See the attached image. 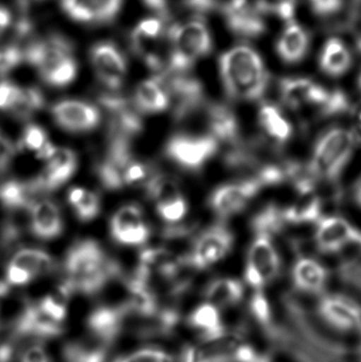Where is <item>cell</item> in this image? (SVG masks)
Instances as JSON below:
<instances>
[{"label":"cell","instance_id":"1","mask_svg":"<svg viewBox=\"0 0 361 362\" xmlns=\"http://www.w3.org/2000/svg\"><path fill=\"white\" fill-rule=\"evenodd\" d=\"M218 76L227 97L251 103L266 95L271 72L261 51L250 42H239L220 53Z\"/></svg>","mask_w":361,"mask_h":362},{"label":"cell","instance_id":"2","mask_svg":"<svg viewBox=\"0 0 361 362\" xmlns=\"http://www.w3.org/2000/svg\"><path fill=\"white\" fill-rule=\"evenodd\" d=\"M65 284L70 291L93 293L101 289L112 276L120 274V266L110 259L99 243L87 238L72 245L66 255Z\"/></svg>","mask_w":361,"mask_h":362},{"label":"cell","instance_id":"3","mask_svg":"<svg viewBox=\"0 0 361 362\" xmlns=\"http://www.w3.org/2000/svg\"><path fill=\"white\" fill-rule=\"evenodd\" d=\"M358 141L353 129L336 125L322 132L307 168L317 183H336L353 157Z\"/></svg>","mask_w":361,"mask_h":362},{"label":"cell","instance_id":"4","mask_svg":"<svg viewBox=\"0 0 361 362\" xmlns=\"http://www.w3.org/2000/svg\"><path fill=\"white\" fill-rule=\"evenodd\" d=\"M25 62L35 68L46 84L55 88L69 86L78 76V65L71 44L61 36L30 42L25 49Z\"/></svg>","mask_w":361,"mask_h":362},{"label":"cell","instance_id":"5","mask_svg":"<svg viewBox=\"0 0 361 362\" xmlns=\"http://www.w3.org/2000/svg\"><path fill=\"white\" fill-rule=\"evenodd\" d=\"M169 65L165 74H186L213 50V37L201 18L177 21L169 27Z\"/></svg>","mask_w":361,"mask_h":362},{"label":"cell","instance_id":"6","mask_svg":"<svg viewBox=\"0 0 361 362\" xmlns=\"http://www.w3.org/2000/svg\"><path fill=\"white\" fill-rule=\"evenodd\" d=\"M131 48L148 68L165 74L169 65V27L160 17L141 19L131 31Z\"/></svg>","mask_w":361,"mask_h":362},{"label":"cell","instance_id":"7","mask_svg":"<svg viewBox=\"0 0 361 362\" xmlns=\"http://www.w3.org/2000/svg\"><path fill=\"white\" fill-rule=\"evenodd\" d=\"M282 269V259L273 236L254 234L247 253L243 282L254 291H265L275 282Z\"/></svg>","mask_w":361,"mask_h":362},{"label":"cell","instance_id":"8","mask_svg":"<svg viewBox=\"0 0 361 362\" xmlns=\"http://www.w3.org/2000/svg\"><path fill=\"white\" fill-rule=\"evenodd\" d=\"M177 362H265L256 346L227 335L213 340H199L184 351Z\"/></svg>","mask_w":361,"mask_h":362},{"label":"cell","instance_id":"9","mask_svg":"<svg viewBox=\"0 0 361 362\" xmlns=\"http://www.w3.org/2000/svg\"><path fill=\"white\" fill-rule=\"evenodd\" d=\"M318 319L332 331L343 335L361 332V303L343 293H326L315 306Z\"/></svg>","mask_w":361,"mask_h":362},{"label":"cell","instance_id":"10","mask_svg":"<svg viewBox=\"0 0 361 362\" xmlns=\"http://www.w3.org/2000/svg\"><path fill=\"white\" fill-rule=\"evenodd\" d=\"M233 245V232L225 223H216L195 238L190 252L184 255V259L189 267L208 269L228 257Z\"/></svg>","mask_w":361,"mask_h":362},{"label":"cell","instance_id":"11","mask_svg":"<svg viewBox=\"0 0 361 362\" xmlns=\"http://www.w3.org/2000/svg\"><path fill=\"white\" fill-rule=\"evenodd\" d=\"M222 15L228 31L243 42L259 40L268 29L269 19L256 0H226Z\"/></svg>","mask_w":361,"mask_h":362},{"label":"cell","instance_id":"12","mask_svg":"<svg viewBox=\"0 0 361 362\" xmlns=\"http://www.w3.org/2000/svg\"><path fill=\"white\" fill-rule=\"evenodd\" d=\"M314 244L326 255H339L350 248L361 250V229L339 215L322 216L316 223Z\"/></svg>","mask_w":361,"mask_h":362},{"label":"cell","instance_id":"13","mask_svg":"<svg viewBox=\"0 0 361 362\" xmlns=\"http://www.w3.org/2000/svg\"><path fill=\"white\" fill-rule=\"evenodd\" d=\"M263 189L256 176L231 181L214 189L208 204L216 216L227 219L243 212Z\"/></svg>","mask_w":361,"mask_h":362},{"label":"cell","instance_id":"14","mask_svg":"<svg viewBox=\"0 0 361 362\" xmlns=\"http://www.w3.org/2000/svg\"><path fill=\"white\" fill-rule=\"evenodd\" d=\"M331 89L307 76H288L279 83L280 101L292 112L314 110L321 114Z\"/></svg>","mask_w":361,"mask_h":362},{"label":"cell","instance_id":"15","mask_svg":"<svg viewBox=\"0 0 361 362\" xmlns=\"http://www.w3.org/2000/svg\"><path fill=\"white\" fill-rule=\"evenodd\" d=\"M218 146L211 135H175L167 141L165 155L184 169L197 171L215 156Z\"/></svg>","mask_w":361,"mask_h":362},{"label":"cell","instance_id":"16","mask_svg":"<svg viewBox=\"0 0 361 362\" xmlns=\"http://www.w3.org/2000/svg\"><path fill=\"white\" fill-rule=\"evenodd\" d=\"M313 47V36L304 23L298 19L282 23L273 42V51L281 63L288 66L302 64Z\"/></svg>","mask_w":361,"mask_h":362},{"label":"cell","instance_id":"17","mask_svg":"<svg viewBox=\"0 0 361 362\" xmlns=\"http://www.w3.org/2000/svg\"><path fill=\"white\" fill-rule=\"evenodd\" d=\"M89 59L93 71L104 86L118 90L126 78L127 61L121 49L114 42H95L89 50Z\"/></svg>","mask_w":361,"mask_h":362},{"label":"cell","instance_id":"18","mask_svg":"<svg viewBox=\"0 0 361 362\" xmlns=\"http://www.w3.org/2000/svg\"><path fill=\"white\" fill-rule=\"evenodd\" d=\"M173 101L174 118L184 120L196 112L203 103V88L196 78L184 74H158Z\"/></svg>","mask_w":361,"mask_h":362},{"label":"cell","instance_id":"19","mask_svg":"<svg viewBox=\"0 0 361 362\" xmlns=\"http://www.w3.org/2000/svg\"><path fill=\"white\" fill-rule=\"evenodd\" d=\"M51 116L61 129L69 133L93 131L101 121L99 108L81 100H61L53 104Z\"/></svg>","mask_w":361,"mask_h":362},{"label":"cell","instance_id":"20","mask_svg":"<svg viewBox=\"0 0 361 362\" xmlns=\"http://www.w3.org/2000/svg\"><path fill=\"white\" fill-rule=\"evenodd\" d=\"M124 0H59L64 14L74 23L100 25L116 19Z\"/></svg>","mask_w":361,"mask_h":362},{"label":"cell","instance_id":"21","mask_svg":"<svg viewBox=\"0 0 361 362\" xmlns=\"http://www.w3.org/2000/svg\"><path fill=\"white\" fill-rule=\"evenodd\" d=\"M353 48L339 36L324 40L318 50L317 66L326 78L338 80L347 76L354 65Z\"/></svg>","mask_w":361,"mask_h":362},{"label":"cell","instance_id":"22","mask_svg":"<svg viewBox=\"0 0 361 362\" xmlns=\"http://www.w3.org/2000/svg\"><path fill=\"white\" fill-rule=\"evenodd\" d=\"M133 160L129 140L110 137L107 155L97 167V176L104 187L116 191L124 187V173Z\"/></svg>","mask_w":361,"mask_h":362},{"label":"cell","instance_id":"23","mask_svg":"<svg viewBox=\"0 0 361 362\" xmlns=\"http://www.w3.org/2000/svg\"><path fill=\"white\" fill-rule=\"evenodd\" d=\"M290 280L298 293L320 297L326 293L330 281V272L317 259L300 255L292 264Z\"/></svg>","mask_w":361,"mask_h":362},{"label":"cell","instance_id":"24","mask_svg":"<svg viewBox=\"0 0 361 362\" xmlns=\"http://www.w3.org/2000/svg\"><path fill=\"white\" fill-rule=\"evenodd\" d=\"M47 161L42 173L31 180L36 194L59 189L73 176L78 168L76 155L69 148H57L54 154Z\"/></svg>","mask_w":361,"mask_h":362},{"label":"cell","instance_id":"25","mask_svg":"<svg viewBox=\"0 0 361 362\" xmlns=\"http://www.w3.org/2000/svg\"><path fill=\"white\" fill-rule=\"evenodd\" d=\"M30 230L40 240H53L61 235L64 229L61 209L50 199L35 200L28 209Z\"/></svg>","mask_w":361,"mask_h":362},{"label":"cell","instance_id":"26","mask_svg":"<svg viewBox=\"0 0 361 362\" xmlns=\"http://www.w3.org/2000/svg\"><path fill=\"white\" fill-rule=\"evenodd\" d=\"M260 131L269 141L285 146L294 136V127L277 104L263 102L258 110Z\"/></svg>","mask_w":361,"mask_h":362},{"label":"cell","instance_id":"27","mask_svg":"<svg viewBox=\"0 0 361 362\" xmlns=\"http://www.w3.org/2000/svg\"><path fill=\"white\" fill-rule=\"evenodd\" d=\"M134 104L136 110L143 114H158L170 107L171 100L160 76L146 78L138 84Z\"/></svg>","mask_w":361,"mask_h":362},{"label":"cell","instance_id":"28","mask_svg":"<svg viewBox=\"0 0 361 362\" xmlns=\"http://www.w3.org/2000/svg\"><path fill=\"white\" fill-rule=\"evenodd\" d=\"M246 285L243 281L232 276L214 279L206 287L205 297L208 302L223 308L241 305L245 300Z\"/></svg>","mask_w":361,"mask_h":362},{"label":"cell","instance_id":"29","mask_svg":"<svg viewBox=\"0 0 361 362\" xmlns=\"http://www.w3.org/2000/svg\"><path fill=\"white\" fill-rule=\"evenodd\" d=\"M208 127L210 135L218 144H237L239 123L235 112L224 104H213L208 108Z\"/></svg>","mask_w":361,"mask_h":362},{"label":"cell","instance_id":"30","mask_svg":"<svg viewBox=\"0 0 361 362\" xmlns=\"http://www.w3.org/2000/svg\"><path fill=\"white\" fill-rule=\"evenodd\" d=\"M299 197L290 206H283L286 226H304L317 223L321 218L324 204L316 192L298 194Z\"/></svg>","mask_w":361,"mask_h":362},{"label":"cell","instance_id":"31","mask_svg":"<svg viewBox=\"0 0 361 362\" xmlns=\"http://www.w3.org/2000/svg\"><path fill=\"white\" fill-rule=\"evenodd\" d=\"M191 319L201 340L218 339L228 335L222 310L210 302L206 301L197 306Z\"/></svg>","mask_w":361,"mask_h":362},{"label":"cell","instance_id":"32","mask_svg":"<svg viewBox=\"0 0 361 362\" xmlns=\"http://www.w3.org/2000/svg\"><path fill=\"white\" fill-rule=\"evenodd\" d=\"M8 265L29 272L33 278L48 274L55 269L53 257L46 251L35 248H23L14 253Z\"/></svg>","mask_w":361,"mask_h":362},{"label":"cell","instance_id":"33","mask_svg":"<svg viewBox=\"0 0 361 362\" xmlns=\"http://www.w3.org/2000/svg\"><path fill=\"white\" fill-rule=\"evenodd\" d=\"M31 180L23 182L18 180H8L0 185V202L6 208L12 210L29 209L35 202Z\"/></svg>","mask_w":361,"mask_h":362},{"label":"cell","instance_id":"34","mask_svg":"<svg viewBox=\"0 0 361 362\" xmlns=\"http://www.w3.org/2000/svg\"><path fill=\"white\" fill-rule=\"evenodd\" d=\"M251 229L254 234H266L269 236H275L282 231L286 226L284 219L283 206L279 204H268L263 206L251 219Z\"/></svg>","mask_w":361,"mask_h":362},{"label":"cell","instance_id":"35","mask_svg":"<svg viewBox=\"0 0 361 362\" xmlns=\"http://www.w3.org/2000/svg\"><path fill=\"white\" fill-rule=\"evenodd\" d=\"M143 216V210L138 204H129L119 209L110 221L112 238L118 240L123 234L146 225Z\"/></svg>","mask_w":361,"mask_h":362},{"label":"cell","instance_id":"36","mask_svg":"<svg viewBox=\"0 0 361 362\" xmlns=\"http://www.w3.org/2000/svg\"><path fill=\"white\" fill-rule=\"evenodd\" d=\"M250 319L262 329H269L275 322V310L265 291H254L247 301Z\"/></svg>","mask_w":361,"mask_h":362},{"label":"cell","instance_id":"37","mask_svg":"<svg viewBox=\"0 0 361 362\" xmlns=\"http://www.w3.org/2000/svg\"><path fill=\"white\" fill-rule=\"evenodd\" d=\"M267 18L281 23L297 19L300 0H256Z\"/></svg>","mask_w":361,"mask_h":362},{"label":"cell","instance_id":"38","mask_svg":"<svg viewBox=\"0 0 361 362\" xmlns=\"http://www.w3.org/2000/svg\"><path fill=\"white\" fill-rule=\"evenodd\" d=\"M45 105V98L42 91L36 87H23L19 103L12 114L16 118L25 120L31 118L35 112L42 110Z\"/></svg>","mask_w":361,"mask_h":362},{"label":"cell","instance_id":"39","mask_svg":"<svg viewBox=\"0 0 361 362\" xmlns=\"http://www.w3.org/2000/svg\"><path fill=\"white\" fill-rule=\"evenodd\" d=\"M167 14L165 21H167L173 14L177 12H188L192 15V18H201L205 14L214 10L216 0H167Z\"/></svg>","mask_w":361,"mask_h":362},{"label":"cell","instance_id":"40","mask_svg":"<svg viewBox=\"0 0 361 362\" xmlns=\"http://www.w3.org/2000/svg\"><path fill=\"white\" fill-rule=\"evenodd\" d=\"M114 362H177L173 355L157 346H143L125 353Z\"/></svg>","mask_w":361,"mask_h":362},{"label":"cell","instance_id":"41","mask_svg":"<svg viewBox=\"0 0 361 362\" xmlns=\"http://www.w3.org/2000/svg\"><path fill=\"white\" fill-rule=\"evenodd\" d=\"M309 12L320 19L335 18L345 10L347 0H305Z\"/></svg>","mask_w":361,"mask_h":362},{"label":"cell","instance_id":"42","mask_svg":"<svg viewBox=\"0 0 361 362\" xmlns=\"http://www.w3.org/2000/svg\"><path fill=\"white\" fill-rule=\"evenodd\" d=\"M156 208L157 213L163 221L169 223V225H174L180 219L184 218L187 211H188V204H187L184 196L180 195L173 199L167 200V202L157 204Z\"/></svg>","mask_w":361,"mask_h":362},{"label":"cell","instance_id":"43","mask_svg":"<svg viewBox=\"0 0 361 362\" xmlns=\"http://www.w3.org/2000/svg\"><path fill=\"white\" fill-rule=\"evenodd\" d=\"M76 213V217L82 221H93L97 216L101 209L100 198L95 192L85 191L82 199L72 206Z\"/></svg>","mask_w":361,"mask_h":362},{"label":"cell","instance_id":"44","mask_svg":"<svg viewBox=\"0 0 361 362\" xmlns=\"http://www.w3.org/2000/svg\"><path fill=\"white\" fill-rule=\"evenodd\" d=\"M25 62V49L17 45L0 47V76H6Z\"/></svg>","mask_w":361,"mask_h":362},{"label":"cell","instance_id":"45","mask_svg":"<svg viewBox=\"0 0 361 362\" xmlns=\"http://www.w3.org/2000/svg\"><path fill=\"white\" fill-rule=\"evenodd\" d=\"M23 87L10 81L0 82V110L12 112L19 103Z\"/></svg>","mask_w":361,"mask_h":362},{"label":"cell","instance_id":"46","mask_svg":"<svg viewBox=\"0 0 361 362\" xmlns=\"http://www.w3.org/2000/svg\"><path fill=\"white\" fill-rule=\"evenodd\" d=\"M48 141L47 134L42 127L36 124H29L25 127L21 137V148L33 152H40Z\"/></svg>","mask_w":361,"mask_h":362},{"label":"cell","instance_id":"47","mask_svg":"<svg viewBox=\"0 0 361 362\" xmlns=\"http://www.w3.org/2000/svg\"><path fill=\"white\" fill-rule=\"evenodd\" d=\"M152 174L153 172H150L148 165L134 159L127 167L126 171H125L124 185L140 182H143L144 185Z\"/></svg>","mask_w":361,"mask_h":362},{"label":"cell","instance_id":"48","mask_svg":"<svg viewBox=\"0 0 361 362\" xmlns=\"http://www.w3.org/2000/svg\"><path fill=\"white\" fill-rule=\"evenodd\" d=\"M14 155L15 148L12 142L0 132V173L8 170Z\"/></svg>","mask_w":361,"mask_h":362},{"label":"cell","instance_id":"49","mask_svg":"<svg viewBox=\"0 0 361 362\" xmlns=\"http://www.w3.org/2000/svg\"><path fill=\"white\" fill-rule=\"evenodd\" d=\"M6 284L10 285H25L33 280V276L20 268L15 267V266H6Z\"/></svg>","mask_w":361,"mask_h":362},{"label":"cell","instance_id":"50","mask_svg":"<svg viewBox=\"0 0 361 362\" xmlns=\"http://www.w3.org/2000/svg\"><path fill=\"white\" fill-rule=\"evenodd\" d=\"M142 1L148 8L156 12L158 14V17L165 21L167 0H142Z\"/></svg>","mask_w":361,"mask_h":362},{"label":"cell","instance_id":"51","mask_svg":"<svg viewBox=\"0 0 361 362\" xmlns=\"http://www.w3.org/2000/svg\"><path fill=\"white\" fill-rule=\"evenodd\" d=\"M13 17L6 6L0 4V35L12 25Z\"/></svg>","mask_w":361,"mask_h":362},{"label":"cell","instance_id":"52","mask_svg":"<svg viewBox=\"0 0 361 362\" xmlns=\"http://www.w3.org/2000/svg\"><path fill=\"white\" fill-rule=\"evenodd\" d=\"M85 191H86V189H83V187H72V189L68 192L67 197L68 202H69L70 206H76V204L82 199Z\"/></svg>","mask_w":361,"mask_h":362},{"label":"cell","instance_id":"53","mask_svg":"<svg viewBox=\"0 0 361 362\" xmlns=\"http://www.w3.org/2000/svg\"><path fill=\"white\" fill-rule=\"evenodd\" d=\"M355 133L357 141L361 142V107L358 108L355 115V129H353Z\"/></svg>","mask_w":361,"mask_h":362},{"label":"cell","instance_id":"54","mask_svg":"<svg viewBox=\"0 0 361 362\" xmlns=\"http://www.w3.org/2000/svg\"><path fill=\"white\" fill-rule=\"evenodd\" d=\"M354 195H355L356 202H357L358 206H360L361 209V177L360 180L357 181V183H356Z\"/></svg>","mask_w":361,"mask_h":362},{"label":"cell","instance_id":"55","mask_svg":"<svg viewBox=\"0 0 361 362\" xmlns=\"http://www.w3.org/2000/svg\"><path fill=\"white\" fill-rule=\"evenodd\" d=\"M8 293V285L6 282L0 281V298L4 297Z\"/></svg>","mask_w":361,"mask_h":362},{"label":"cell","instance_id":"56","mask_svg":"<svg viewBox=\"0 0 361 362\" xmlns=\"http://www.w3.org/2000/svg\"><path fill=\"white\" fill-rule=\"evenodd\" d=\"M358 335L360 338H358L357 348H356V356H357V361L361 362V332Z\"/></svg>","mask_w":361,"mask_h":362},{"label":"cell","instance_id":"57","mask_svg":"<svg viewBox=\"0 0 361 362\" xmlns=\"http://www.w3.org/2000/svg\"><path fill=\"white\" fill-rule=\"evenodd\" d=\"M356 85H357V91L361 97V69L360 74H358L357 82H356Z\"/></svg>","mask_w":361,"mask_h":362},{"label":"cell","instance_id":"58","mask_svg":"<svg viewBox=\"0 0 361 362\" xmlns=\"http://www.w3.org/2000/svg\"><path fill=\"white\" fill-rule=\"evenodd\" d=\"M20 2L40 1V0H19Z\"/></svg>","mask_w":361,"mask_h":362}]
</instances>
